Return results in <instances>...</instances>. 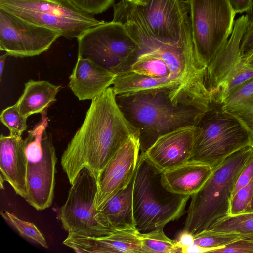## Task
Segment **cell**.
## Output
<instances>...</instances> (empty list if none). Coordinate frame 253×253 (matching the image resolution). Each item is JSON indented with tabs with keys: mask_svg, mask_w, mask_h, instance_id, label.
Listing matches in <instances>:
<instances>
[{
	"mask_svg": "<svg viewBox=\"0 0 253 253\" xmlns=\"http://www.w3.org/2000/svg\"><path fill=\"white\" fill-rule=\"evenodd\" d=\"M138 130L119 108L111 86L91 100L84 121L68 144L61 159L71 185L84 168L98 182L110 160Z\"/></svg>",
	"mask_w": 253,
	"mask_h": 253,
	"instance_id": "cell-1",
	"label": "cell"
},
{
	"mask_svg": "<svg viewBox=\"0 0 253 253\" xmlns=\"http://www.w3.org/2000/svg\"><path fill=\"white\" fill-rule=\"evenodd\" d=\"M116 99L125 117L138 130L140 153L161 135L182 126H195L206 111L174 104L167 94L158 91L116 96Z\"/></svg>",
	"mask_w": 253,
	"mask_h": 253,
	"instance_id": "cell-2",
	"label": "cell"
},
{
	"mask_svg": "<svg viewBox=\"0 0 253 253\" xmlns=\"http://www.w3.org/2000/svg\"><path fill=\"white\" fill-rule=\"evenodd\" d=\"M253 156V147L249 145L230 155L213 169L204 185L191 197L184 230L196 234L229 215L236 181Z\"/></svg>",
	"mask_w": 253,
	"mask_h": 253,
	"instance_id": "cell-3",
	"label": "cell"
},
{
	"mask_svg": "<svg viewBox=\"0 0 253 253\" xmlns=\"http://www.w3.org/2000/svg\"><path fill=\"white\" fill-rule=\"evenodd\" d=\"M161 173L140 154L133 190V216L141 233L163 229L184 213L191 196L167 191L160 181Z\"/></svg>",
	"mask_w": 253,
	"mask_h": 253,
	"instance_id": "cell-4",
	"label": "cell"
},
{
	"mask_svg": "<svg viewBox=\"0 0 253 253\" xmlns=\"http://www.w3.org/2000/svg\"><path fill=\"white\" fill-rule=\"evenodd\" d=\"M190 160L208 165L212 169L239 149L251 145L253 132L221 104L211 103L196 124Z\"/></svg>",
	"mask_w": 253,
	"mask_h": 253,
	"instance_id": "cell-5",
	"label": "cell"
},
{
	"mask_svg": "<svg viewBox=\"0 0 253 253\" xmlns=\"http://www.w3.org/2000/svg\"><path fill=\"white\" fill-rule=\"evenodd\" d=\"M48 125L47 109L24 139L27 160L24 199L38 211L49 208L54 197L57 159L52 135L47 129Z\"/></svg>",
	"mask_w": 253,
	"mask_h": 253,
	"instance_id": "cell-6",
	"label": "cell"
},
{
	"mask_svg": "<svg viewBox=\"0 0 253 253\" xmlns=\"http://www.w3.org/2000/svg\"><path fill=\"white\" fill-rule=\"evenodd\" d=\"M0 9L70 40L105 22L80 10L70 0H0Z\"/></svg>",
	"mask_w": 253,
	"mask_h": 253,
	"instance_id": "cell-7",
	"label": "cell"
},
{
	"mask_svg": "<svg viewBox=\"0 0 253 253\" xmlns=\"http://www.w3.org/2000/svg\"><path fill=\"white\" fill-rule=\"evenodd\" d=\"M196 53L207 67L231 35L236 13L228 0H187Z\"/></svg>",
	"mask_w": 253,
	"mask_h": 253,
	"instance_id": "cell-8",
	"label": "cell"
},
{
	"mask_svg": "<svg viewBox=\"0 0 253 253\" xmlns=\"http://www.w3.org/2000/svg\"><path fill=\"white\" fill-rule=\"evenodd\" d=\"M78 56L117 74L139 46L123 25L113 21L90 28L78 38Z\"/></svg>",
	"mask_w": 253,
	"mask_h": 253,
	"instance_id": "cell-9",
	"label": "cell"
},
{
	"mask_svg": "<svg viewBox=\"0 0 253 253\" xmlns=\"http://www.w3.org/2000/svg\"><path fill=\"white\" fill-rule=\"evenodd\" d=\"M246 15L234 22L232 32L216 55L207 66L206 85L211 99H225L233 90L253 78V69L241 58V39L249 25Z\"/></svg>",
	"mask_w": 253,
	"mask_h": 253,
	"instance_id": "cell-10",
	"label": "cell"
},
{
	"mask_svg": "<svg viewBox=\"0 0 253 253\" xmlns=\"http://www.w3.org/2000/svg\"><path fill=\"white\" fill-rule=\"evenodd\" d=\"M137 8L159 43L176 46L194 44L187 0H141Z\"/></svg>",
	"mask_w": 253,
	"mask_h": 253,
	"instance_id": "cell-11",
	"label": "cell"
},
{
	"mask_svg": "<svg viewBox=\"0 0 253 253\" xmlns=\"http://www.w3.org/2000/svg\"><path fill=\"white\" fill-rule=\"evenodd\" d=\"M61 36L58 32L24 20L0 9V50L14 57L39 55Z\"/></svg>",
	"mask_w": 253,
	"mask_h": 253,
	"instance_id": "cell-12",
	"label": "cell"
},
{
	"mask_svg": "<svg viewBox=\"0 0 253 253\" xmlns=\"http://www.w3.org/2000/svg\"><path fill=\"white\" fill-rule=\"evenodd\" d=\"M136 229L100 225L68 232L63 244L77 253H143Z\"/></svg>",
	"mask_w": 253,
	"mask_h": 253,
	"instance_id": "cell-13",
	"label": "cell"
},
{
	"mask_svg": "<svg viewBox=\"0 0 253 253\" xmlns=\"http://www.w3.org/2000/svg\"><path fill=\"white\" fill-rule=\"evenodd\" d=\"M97 190L95 176L83 168L71 184L67 200L60 210V219L65 230L77 231L99 225L95 218Z\"/></svg>",
	"mask_w": 253,
	"mask_h": 253,
	"instance_id": "cell-14",
	"label": "cell"
},
{
	"mask_svg": "<svg viewBox=\"0 0 253 253\" xmlns=\"http://www.w3.org/2000/svg\"><path fill=\"white\" fill-rule=\"evenodd\" d=\"M139 134H134L117 151L98 182L95 207L99 210L109 199L125 189L136 172L140 154Z\"/></svg>",
	"mask_w": 253,
	"mask_h": 253,
	"instance_id": "cell-15",
	"label": "cell"
},
{
	"mask_svg": "<svg viewBox=\"0 0 253 253\" xmlns=\"http://www.w3.org/2000/svg\"><path fill=\"white\" fill-rule=\"evenodd\" d=\"M195 130L186 126L161 135L140 154L160 173L183 164L191 159Z\"/></svg>",
	"mask_w": 253,
	"mask_h": 253,
	"instance_id": "cell-16",
	"label": "cell"
},
{
	"mask_svg": "<svg viewBox=\"0 0 253 253\" xmlns=\"http://www.w3.org/2000/svg\"><path fill=\"white\" fill-rule=\"evenodd\" d=\"M116 76L90 59L78 56L69 87L79 100H92L112 85Z\"/></svg>",
	"mask_w": 253,
	"mask_h": 253,
	"instance_id": "cell-17",
	"label": "cell"
},
{
	"mask_svg": "<svg viewBox=\"0 0 253 253\" xmlns=\"http://www.w3.org/2000/svg\"><path fill=\"white\" fill-rule=\"evenodd\" d=\"M27 160L24 140L21 136H0V170L4 180L17 195L25 198L27 194Z\"/></svg>",
	"mask_w": 253,
	"mask_h": 253,
	"instance_id": "cell-18",
	"label": "cell"
},
{
	"mask_svg": "<svg viewBox=\"0 0 253 253\" xmlns=\"http://www.w3.org/2000/svg\"><path fill=\"white\" fill-rule=\"evenodd\" d=\"M213 169L203 163L189 160L160 174L162 186L168 192L192 196L204 185Z\"/></svg>",
	"mask_w": 253,
	"mask_h": 253,
	"instance_id": "cell-19",
	"label": "cell"
},
{
	"mask_svg": "<svg viewBox=\"0 0 253 253\" xmlns=\"http://www.w3.org/2000/svg\"><path fill=\"white\" fill-rule=\"evenodd\" d=\"M135 174L126 187L112 197L97 210L95 218L98 225L116 229H136L133 208Z\"/></svg>",
	"mask_w": 253,
	"mask_h": 253,
	"instance_id": "cell-20",
	"label": "cell"
},
{
	"mask_svg": "<svg viewBox=\"0 0 253 253\" xmlns=\"http://www.w3.org/2000/svg\"><path fill=\"white\" fill-rule=\"evenodd\" d=\"M112 21L121 24L135 41L141 51L151 49L158 43L152 36L137 5L127 0H122L113 5Z\"/></svg>",
	"mask_w": 253,
	"mask_h": 253,
	"instance_id": "cell-21",
	"label": "cell"
},
{
	"mask_svg": "<svg viewBox=\"0 0 253 253\" xmlns=\"http://www.w3.org/2000/svg\"><path fill=\"white\" fill-rule=\"evenodd\" d=\"M61 88L47 81L30 80L25 83L23 92L15 105L20 114L27 118L41 114L56 101Z\"/></svg>",
	"mask_w": 253,
	"mask_h": 253,
	"instance_id": "cell-22",
	"label": "cell"
},
{
	"mask_svg": "<svg viewBox=\"0 0 253 253\" xmlns=\"http://www.w3.org/2000/svg\"><path fill=\"white\" fill-rule=\"evenodd\" d=\"M221 108L253 132V78L233 90L221 104Z\"/></svg>",
	"mask_w": 253,
	"mask_h": 253,
	"instance_id": "cell-23",
	"label": "cell"
},
{
	"mask_svg": "<svg viewBox=\"0 0 253 253\" xmlns=\"http://www.w3.org/2000/svg\"><path fill=\"white\" fill-rule=\"evenodd\" d=\"M143 253H182L175 240L169 238L163 229L139 233Z\"/></svg>",
	"mask_w": 253,
	"mask_h": 253,
	"instance_id": "cell-24",
	"label": "cell"
},
{
	"mask_svg": "<svg viewBox=\"0 0 253 253\" xmlns=\"http://www.w3.org/2000/svg\"><path fill=\"white\" fill-rule=\"evenodd\" d=\"M251 234H241L230 232H219L207 229L194 235V244L209 249V253L215 249L224 247L227 245L241 239H249Z\"/></svg>",
	"mask_w": 253,
	"mask_h": 253,
	"instance_id": "cell-25",
	"label": "cell"
},
{
	"mask_svg": "<svg viewBox=\"0 0 253 253\" xmlns=\"http://www.w3.org/2000/svg\"><path fill=\"white\" fill-rule=\"evenodd\" d=\"M1 215L5 221L22 237L44 248L48 247L44 237L34 224L23 220L8 211H1Z\"/></svg>",
	"mask_w": 253,
	"mask_h": 253,
	"instance_id": "cell-26",
	"label": "cell"
},
{
	"mask_svg": "<svg viewBox=\"0 0 253 253\" xmlns=\"http://www.w3.org/2000/svg\"><path fill=\"white\" fill-rule=\"evenodd\" d=\"M208 229L219 232L253 234V212L228 215L212 224Z\"/></svg>",
	"mask_w": 253,
	"mask_h": 253,
	"instance_id": "cell-27",
	"label": "cell"
},
{
	"mask_svg": "<svg viewBox=\"0 0 253 253\" xmlns=\"http://www.w3.org/2000/svg\"><path fill=\"white\" fill-rule=\"evenodd\" d=\"M1 122L9 130V135L21 136L27 129V118L19 112L15 104L3 109L0 116Z\"/></svg>",
	"mask_w": 253,
	"mask_h": 253,
	"instance_id": "cell-28",
	"label": "cell"
},
{
	"mask_svg": "<svg viewBox=\"0 0 253 253\" xmlns=\"http://www.w3.org/2000/svg\"><path fill=\"white\" fill-rule=\"evenodd\" d=\"M253 192V177L245 187L235 193L231 199L229 215L234 216L244 213L252 199Z\"/></svg>",
	"mask_w": 253,
	"mask_h": 253,
	"instance_id": "cell-29",
	"label": "cell"
},
{
	"mask_svg": "<svg viewBox=\"0 0 253 253\" xmlns=\"http://www.w3.org/2000/svg\"><path fill=\"white\" fill-rule=\"evenodd\" d=\"M80 10L92 15L106 11L115 0H70Z\"/></svg>",
	"mask_w": 253,
	"mask_h": 253,
	"instance_id": "cell-30",
	"label": "cell"
},
{
	"mask_svg": "<svg viewBox=\"0 0 253 253\" xmlns=\"http://www.w3.org/2000/svg\"><path fill=\"white\" fill-rule=\"evenodd\" d=\"M213 253H253V242L248 239L234 241L224 247L211 250Z\"/></svg>",
	"mask_w": 253,
	"mask_h": 253,
	"instance_id": "cell-31",
	"label": "cell"
},
{
	"mask_svg": "<svg viewBox=\"0 0 253 253\" xmlns=\"http://www.w3.org/2000/svg\"><path fill=\"white\" fill-rule=\"evenodd\" d=\"M240 51L243 60L253 53V23H249L241 39Z\"/></svg>",
	"mask_w": 253,
	"mask_h": 253,
	"instance_id": "cell-32",
	"label": "cell"
},
{
	"mask_svg": "<svg viewBox=\"0 0 253 253\" xmlns=\"http://www.w3.org/2000/svg\"><path fill=\"white\" fill-rule=\"evenodd\" d=\"M253 177V156L246 165L236 181L233 195L246 186Z\"/></svg>",
	"mask_w": 253,
	"mask_h": 253,
	"instance_id": "cell-33",
	"label": "cell"
},
{
	"mask_svg": "<svg viewBox=\"0 0 253 253\" xmlns=\"http://www.w3.org/2000/svg\"><path fill=\"white\" fill-rule=\"evenodd\" d=\"M232 9L236 13L241 14L250 9L252 0H228Z\"/></svg>",
	"mask_w": 253,
	"mask_h": 253,
	"instance_id": "cell-34",
	"label": "cell"
},
{
	"mask_svg": "<svg viewBox=\"0 0 253 253\" xmlns=\"http://www.w3.org/2000/svg\"><path fill=\"white\" fill-rule=\"evenodd\" d=\"M175 240L181 250L194 244V235L184 230L179 233Z\"/></svg>",
	"mask_w": 253,
	"mask_h": 253,
	"instance_id": "cell-35",
	"label": "cell"
},
{
	"mask_svg": "<svg viewBox=\"0 0 253 253\" xmlns=\"http://www.w3.org/2000/svg\"><path fill=\"white\" fill-rule=\"evenodd\" d=\"M209 249L202 247L195 244L182 249V253H208Z\"/></svg>",
	"mask_w": 253,
	"mask_h": 253,
	"instance_id": "cell-36",
	"label": "cell"
},
{
	"mask_svg": "<svg viewBox=\"0 0 253 253\" xmlns=\"http://www.w3.org/2000/svg\"><path fill=\"white\" fill-rule=\"evenodd\" d=\"M9 56L8 54L5 53L0 57V80L1 81L3 72L4 68V64L6 57Z\"/></svg>",
	"mask_w": 253,
	"mask_h": 253,
	"instance_id": "cell-37",
	"label": "cell"
},
{
	"mask_svg": "<svg viewBox=\"0 0 253 253\" xmlns=\"http://www.w3.org/2000/svg\"><path fill=\"white\" fill-rule=\"evenodd\" d=\"M249 19L250 23H253V0H252L251 5L250 9L246 12V14Z\"/></svg>",
	"mask_w": 253,
	"mask_h": 253,
	"instance_id": "cell-38",
	"label": "cell"
},
{
	"mask_svg": "<svg viewBox=\"0 0 253 253\" xmlns=\"http://www.w3.org/2000/svg\"><path fill=\"white\" fill-rule=\"evenodd\" d=\"M246 65L250 68L253 69V53L251 54L245 60Z\"/></svg>",
	"mask_w": 253,
	"mask_h": 253,
	"instance_id": "cell-39",
	"label": "cell"
},
{
	"mask_svg": "<svg viewBox=\"0 0 253 253\" xmlns=\"http://www.w3.org/2000/svg\"><path fill=\"white\" fill-rule=\"evenodd\" d=\"M253 212V192L252 199L251 202V203L245 212Z\"/></svg>",
	"mask_w": 253,
	"mask_h": 253,
	"instance_id": "cell-40",
	"label": "cell"
},
{
	"mask_svg": "<svg viewBox=\"0 0 253 253\" xmlns=\"http://www.w3.org/2000/svg\"><path fill=\"white\" fill-rule=\"evenodd\" d=\"M0 188L1 189H3L4 188V186H3V183H4V181H5L3 179V178L2 177V176L0 175Z\"/></svg>",
	"mask_w": 253,
	"mask_h": 253,
	"instance_id": "cell-41",
	"label": "cell"
},
{
	"mask_svg": "<svg viewBox=\"0 0 253 253\" xmlns=\"http://www.w3.org/2000/svg\"><path fill=\"white\" fill-rule=\"evenodd\" d=\"M131 2H132L133 3H135L137 5L140 4L141 3V0H127Z\"/></svg>",
	"mask_w": 253,
	"mask_h": 253,
	"instance_id": "cell-42",
	"label": "cell"
},
{
	"mask_svg": "<svg viewBox=\"0 0 253 253\" xmlns=\"http://www.w3.org/2000/svg\"><path fill=\"white\" fill-rule=\"evenodd\" d=\"M251 145L253 147V132L252 133V136H251Z\"/></svg>",
	"mask_w": 253,
	"mask_h": 253,
	"instance_id": "cell-43",
	"label": "cell"
},
{
	"mask_svg": "<svg viewBox=\"0 0 253 253\" xmlns=\"http://www.w3.org/2000/svg\"><path fill=\"white\" fill-rule=\"evenodd\" d=\"M248 239L250 240L252 242H253V235Z\"/></svg>",
	"mask_w": 253,
	"mask_h": 253,
	"instance_id": "cell-44",
	"label": "cell"
}]
</instances>
